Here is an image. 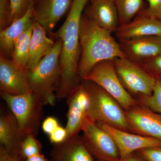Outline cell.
<instances>
[{"instance_id":"cell-1","label":"cell","mask_w":161,"mask_h":161,"mask_svg":"<svg viewBox=\"0 0 161 161\" xmlns=\"http://www.w3.org/2000/svg\"><path fill=\"white\" fill-rule=\"evenodd\" d=\"M88 0H73L67 17L61 27L50 36L60 39L62 48L60 55L61 78L56 93L58 99L67 98L72 90L81 82L78 68L80 56L79 24Z\"/></svg>"},{"instance_id":"cell-2","label":"cell","mask_w":161,"mask_h":161,"mask_svg":"<svg viewBox=\"0 0 161 161\" xmlns=\"http://www.w3.org/2000/svg\"><path fill=\"white\" fill-rule=\"evenodd\" d=\"M80 56L78 72L85 80L95 64L105 60L126 58L112 33L98 26L83 13L79 24Z\"/></svg>"},{"instance_id":"cell-3","label":"cell","mask_w":161,"mask_h":161,"mask_svg":"<svg viewBox=\"0 0 161 161\" xmlns=\"http://www.w3.org/2000/svg\"><path fill=\"white\" fill-rule=\"evenodd\" d=\"M62 41L58 39L53 49L43 58L36 68L27 70L26 81L30 92L40 95L46 105L56 104V95L60 85L61 73L60 55Z\"/></svg>"},{"instance_id":"cell-4","label":"cell","mask_w":161,"mask_h":161,"mask_svg":"<svg viewBox=\"0 0 161 161\" xmlns=\"http://www.w3.org/2000/svg\"><path fill=\"white\" fill-rule=\"evenodd\" d=\"M84 81L89 96L87 117L95 122H102L119 130L131 131L125 113L118 102L95 82Z\"/></svg>"},{"instance_id":"cell-5","label":"cell","mask_w":161,"mask_h":161,"mask_svg":"<svg viewBox=\"0 0 161 161\" xmlns=\"http://www.w3.org/2000/svg\"><path fill=\"white\" fill-rule=\"evenodd\" d=\"M1 96L14 115L23 135L36 136L43 118L45 104L43 98L30 92L17 95L1 92Z\"/></svg>"},{"instance_id":"cell-6","label":"cell","mask_w":161,"mask_h":161,"mask_svg":"<svg viewBox=\"0 0 161 161\" xmlns=\"http://www.w3.org/2000/svg\"><path fill=\"white\" fill-rule=\"evenodd\" d=\"M116 75L122 85L129 93L139 96H150L156 78L139 64L127 58L113 60Z\"/></svg>"},{"instance_id":"cell-7","label":"cell","mask_w":161,"mask_h":161,"mask_svg":"<svg viewBox=\"0 0 161 161\" xmlns=\"http://www.w3.org/2000/svg\"><path fill=\"white\" fill-rule=\"evenodd\" d=\"M85 80H91L102 87L126 111L136 106L135 99L119 79L113 60H103L95 64Z\"/></svg>"},{"instance_id":"cell-8","label":"cell","mask_w":161,"mask_h":161,"mask_svg":"<svg viewBox=\"0 0 161 161\" xmlns=\"http://www.w3.org/2000/svg\"><path fill=\"white\" fill-rule=\"evenodd\" d=\"M81 131L86 145L98 161H114L120 158L115 141L112 136L87 117Z\"/></svg>"},{"instance_id":"cell-9","label":"cell","mask_w":161,"mask_h":161,"mask_svg":"<svg viewBox=\"0 0 161 161\" xmlns=\"http://www.w3.org/2000/svg\"><path fill=\"white\" fill-rule=\"evenodd\" d=\"M68 110L65 129L67 138L78 135L87 117L89 96L84 80L74 89L67 97Z\"/></svg>"},{"instance_id":"cell-10","label":"cell","mask_w":161,"mask_h":161,"mask_svg":"<svg viewBox=\"0 0 161 161\" xmlns=\"http://www.w3.org/2000/svg\"><path fill=\"white\" fill-rule=\"evenodd\" d=\"M96 125L108 132L115 141L118 148L120 158H125L145 148L161 147V141L150 136L132 134L126 131L111 126L102 122H96Z\"/></svg>"},{"instance_id":"cell-11","label":"cell","mask_w":161,"mask_h":161,"mask_svg":"<svg viewBox=\"0 0 161 161\" xmlns=\"http://www.w3.org/2000/svg\"><path fill=\"white\" fill-rule=\"evenodd\" d=\"M35 22L50 36L58 22L69 12L73 0H31Z\"/></svg>"},{"instance_id":"cell-12","label":"cell","mask_w":161,"mask_h":161,"mask_svg":"<svg viewBox=\"0 0 161 161\" xmlns=\"http://www.w3.org/2000/svg\"><path fill=\"white\" fill-rule=\"evenodd\" d=\"M125 113L131 131L161 141L160 115L144 106H135Z\"/></svg>"},{"instance_id":"cell-13","label":"cell","mask_w":161,"mask_h":161,"mask_svg":"<svg viewBox=\"0 0 161 161\" xmlns=\"http://www.w3.org/2000/svg\"><path fill=\"white\" fill-rule=\"evenodd\" d=\"M121 50L130 60L140 64L161 54V37L118 40Z\"/></svg>"},{"instance_id":"cell-14","label":"cell","mask_w":161,"mask_h":161,"mask_svg":"<svg viewBox=\"0 0 161 161\" xmlns=\"http://www.w3.org/2000/svg\"><path fill=\"white\" fill-rule=\"evenodd\" d=\"M83 13L98 26L115 33L119 26L118 11L114 0H88Z\"/></svg>"},{"instance_id":"cell-15","label":"cell","mask_w":161,"mask_h":161,"mask_svg":"<svg viewBox=\"0 0 161 161\" xmlns=\"http://www.w3.org/2000/svg\"><path fill=\"white\" fill-rule=\"evenodd\" d=\"M1 92L17 95L29 92L26 74L19 69L11 59L0 56Z\"/></svg>"},{"instance_id":"cell-16","label":"cell","mask_w":161,"mask_h":161,"mask_svg":"<svg viewBox=\"0 0 161 161\" xmlns=\"http://www.w3.org/2000/svg\"><path fill=\"white\" fill-rule=\"evenodd\" d=\"M114 33L117 40L161 37V20L138 14L130 23L119 26Z\"/></svg>"},{"instance_id":"cell-17","label":"cell","mask_w":161,"mask_h":161,"mask_svg":"<svg viewBox=\"0 0 161 161\" xmlns=\"http://www.w3.org/2000/svg\"><path fill=\"white\" fill-rule=\"evenodd\" d=\"M50 161H95L83 138L77 135L53 145Z\"/></svg>"},{"instance_id":"cell-18","label":"cell","mask_w":161,"mask_h":161,"mask_svg":"<svg viewBox=\"0 0 161 161\" xmlns=\"http://www.w3.org/2000/svg\"><path fill=\"white\" fill-rule=\"evenodd\" d=\"M25 136L20 131L17 121L12 113L1 112L0 145L19 161H23L20 156V148Z\"/></svg>"},{"instance_id":"cell-19","label":"cell","mask_w":161,"mask_h":161,"mask_svg":"<svg viewBox=\"0 0 161 161\" xmlns=\"http://www.w3.org/2000/svg\"><path fill=\"white\" fill-rule=\"evenodd\" d=\"M35 22L32 5L31 3L28 10L22 17L16 20L6 29L0 31V54L11 59L15 42L24 31Z\"/></svg>"},{"instance_id":"cell-20","label":"cell","mask_w":161,"mask_h":161,"mask_svg":"<svg viewBox=\"0 0 161 161\" xmlns=\"http://www.w3.org/2000/svg\"><path fill=\"white\" fill-rule=\"evenodd\" d=\"M47 32L39 23H34L30 41L27 70L34 69L40 60L53 49L55 42L47 37Z\"/></svg>"},{"instance_id":"cell-21","label":"cell","mask_w":161,"mask_h":161,"mask_svg":"<svg viewBox=\"0 0 161 161\" xmlns=\"http://www.w3.org/2000/svg\"><path fill=\"white\" fill-rule=\"evenodd\" d=\"M34 25V24H33ZM33 25L22 34L15 42L11 60L14 65L26 74L30 55V41Z\"/></svg>"},{"instance_id":"cell-22","label":"cell","mask_w":161,"mask_h":161,"mask_svg":"<svg viewBox=\"0 0 161 161\" xmlns=\"http://www.w3.org/2000/svg\"><path fill=\"white\" fill-rule=\"evenodd\" d=\"M114 1L118 11L119 26L130 23L145 9V0Z\"/></svg>"},{"instance_id":"cell-23","label":"cell","mask_w":161,"mask_h":161,"mask_svg":"<svg viewBox=\"0 0 161 161\" xmlns=\"http://www.w3.org/2000/svg\"><path fill=\"white\" fill-rule=\"evenodd\" d=\"M140 97L143 105L153 112L161 114V79H156L152 95Z\"/></svg>"},{"instance_id":"cell-24","label":"cell","mask_w":161,"mask_h":161,"mask_svg":"<svg viewBox=\"0 0 161 161\" xmlns=\"http://www.w3.org/2000/svg\"><path fill=\"white\" fill-rule=\"evenodd\" d=\"M41 144L33 135L25 136L21 144L20 156L22 160H25L34 156L41 153Z\"/></svg>"},{"instance_id":"cell-25","label":"cell","mask_w":161,"mask_h":161,"mask_svg":"<svg viewBox=\"0 0 161 161\" xmlns=\"http://www.w3.org/2000/svg\"><path fill=\"white\" fill-rule=\"evenodd\" d=\"M31 3V0H10L11 9L10 24L22 17L26 13Z\"/></svg>"},{"instance_id":"cell-26","label":"cell","mask_w":161,"mask_h":161,"mask_svg":"<svg viewBox=\"0 0 161 161\" xmlns=\"http://www.w3.org/2000/svg\"><path fill=\"white\" fill-rule=\"evenodd\" d=\"M11 14L10 0H0V31L10 25Z\"/></svg>"},{"instance_id":"cell-27","label":"cell","mask_w":161,"mask_h":161,"mask_svg":"<svg viewBox=\"0 0 161 161\" xmlns=\"http://www.w3.org/2000/svg\"><path fill=\"white\" fill-rule=\"evenodd\" d=\"M148 6L139 15L161 20V0H147Z\"/></svg>"},{"instance_id":"cell-28","label":"cell","mask_w":161,"mask_h":161,"mask_svg":"<svg viewBox=\"0 0 161 161\" xmlns=\"http://www.w3.org/2000/svg\"><path fill=\"white\" fill-rule=\"evenodd\" d=\"M137 152L145 161H161V147L145 148Z\"/></svg>"},{"instance_id":"cell-29","label":"cell","mask_w":161,"mask_h":161,"mask_svg":"<svg viewBox=\"0 0 161 161\" xmlns=\"http://www.w3.org/2000/svg\"><path fill=\"white\" fill-rule=\"evenodd\" d=\"M139 64L152 75L154 74L161 75V54Z\"/></svg>"},{"instance_id":"cell-30","label":"cell","mask_w":161,"mask_h":161,"mask_svg":"<svg viewBox=\"0 0 161 161\" xmlns=\"http://www.w3.org/2000/svg\"><path fill=\"white\" fill-rule=\"evenodd\" d=\"M51 143L53 145L61 143L67 138V132L65 128L59 126L49 135Z\"/></svg>"},{"instance_id":"cell-31","label":"cell","mask_w":161,"mask_h":161,"mask_svg":"<svg viewBox=\"0 0 161 161\" xmlns=\"http://www.w3.org/2000/svg\"><path fill=\"white\" fill-rule=\"evenodd\" d=\"M59 126L57 119L53 116H49L43 120L42 123V129L44 133L49 135Z\"/></svg>"},{"instance_id":"cell-32","label":"cell","mask_w":161,"mask_h":161,"mask_svg":"<svg viewBox=\"0 0 161 161\" xmlns=\"http://www.w3.org/2000/svg\"><path fill=\"white\" fill-rule=\"evenodd\" d=\"M0 161H20L14 157L2 145H0Z\"/></svg>"},{"instance_id":"cell-33","label":"cell","mask_w":161,"mask_h":161,"mask_svg":"<svg viewBox=\"0 0 161 161\" xmlns=\"http://www.w3.org/2000/svg\"><path fill=\"white\" fill-rule=\"evenodd\" d=\"M114 161H145L139 156L135 155L132 153L125 158H119Z\"/></svg>"},{"instance_id":"cell-34","label":"cell","mask_w":161,"mask_h":161,"mask_svg":"<svg viewBox=\"0 0 161 161\" xmlns=\"http://www.w3.org/2000/svg\"><path fill=\"white\" fill-rule=\"evenodd\" d=\"M23 161H50L48 160L42 153L34 156Z\"/></svg>"},{"instance_id":"cell-35","label":"cell","mask_w":161,"mask_h":161,"mask_svg":"<svg viewBox=\"0 0 161 161\" xmlns=\"http://www.w3.org/2000/svg\"></svg>"}]
</instances>
